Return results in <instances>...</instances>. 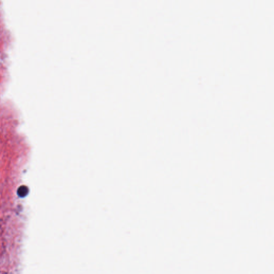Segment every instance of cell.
<instances>
[{
  "label": "cell",
  "instance_id": "6da1fadb",
  "mask_svg": "<svg viewBox=\"0 0 274 274\" xmlns=\"http://www.w3.org/2000/svg\"><path fill=\"white\" fill-rule=\"evenodd\" d=\"M29 192V188L26 186H21L18 188L17 191L18 195L20 197L24 198L26 196Z\"/></svg>",
  "mask_w": 274,
  "mask_h": 274
}]
</instances>
